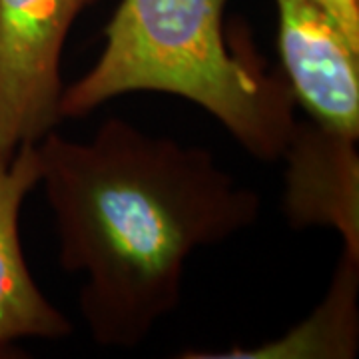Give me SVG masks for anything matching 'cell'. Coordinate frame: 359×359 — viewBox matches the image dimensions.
Here are the masks:
<instances>
[{
	"label": "cell",
	"instance_id": "6da1fadb",
	"mask_svg": "<svg viewBox=\"0 0 359 359\" xmlns=\"http://www.w3.org/2000/svg\"><path fill=\"white\" fill-rule=\"evenodd\" d=\"M58 262L96 344L136 347L178 308L186 262L256 224L262 200L198 146L108 118L86 142L36 144Z\"/></svg>",
	"mask_w": 359,
	"mask_h": 359
},
{
	"label": "cell",
	"instance_id": "7a4b0ae2",
	"mask_svg": "<svg viewBox=\"0 0 359 359\" xmlns=\"http://www.w3.org/2000/svg\"><path fill=\"white\" fill-rule=\"evenodd\" d=\"M226 4L122 0L100 58L62 92V118L86 116L128 92H164L204 108L257 160H280L295 124L294 94L252 46L228 42Z\"/></svg>",
	"mask_w": 359,
	"mask_h": 359
},
{
	"label": "cell",
	"instance_id": "3957f363",
	"mask_svg": "<svg viewBox=\"0 0 359 359\" xmlns=\"http://www.w3.org/2000/svg\"><path fill=\"white\" fill-rule=\"evenodd\" d=\"M94 0H0V158L36 144L60 120V58Z\"/></svg>",
	"mask_w": 359,
	"mask_h": 359
},
{
	"label": "cell",
	"instance_id": "277c9868",
	"mask_svg": "<svg viewBox=\"0 0 359 359\" xmlns=\"http://www.w3.org/2000/svg\"><path fill=\"white\" fill-rule=\"evenodd\" d=\"M280 54L295 100L330 128L359 136V46L318 0H276Z\"/></svg>",
	"mask_w": 359,
	"mask_h": 359
},
{
	"label": "cell",
	"instance_id": "5b68a950",
	"mask_svg": "<svg viewBox=\"0 0 359 359\" xmlns=\"http://www.w3.org/2000/svg\"><path fill=\"white\" fill-rule=\"evenodd\" d=\"M283 214L295 230L332 228L359 257L358 138L316 120L297 122L285 142Z\"/></svg>",
	"mask_w": 359,
	"mask_h": 359
},
{
	"label": "cell",
	"instance_id": "8992f818",
	"mask_svg": "<svg viewBox=\"0 0 359 359\" xmlns=\"http://www.w3.org/2000/svg\"><path fill=\"white\" fill-rule=\"evenodd\" d=\"M40 176L36 144H22L13 158H0V349L25 337L60 339L72 334L68 318L32 280L20 245V205Z\"/></svg>",
	"mask_w": 359,
	"mask_h": 359
},
{
	"label": "cell",
	"instance_id": "52a82bcc",
	"mask_svg": "<svg viewBox=\"0 0 359 359\" xmlns=\"http://www.w3.org/2000/svg\"><path fill=\"white\" fill-rule=\"evenodd\" d=\"M359 257L344 250L334 280L318 308L287 334L254 347L226 353H186L219 359H349L359 347Z\"/></svg>",
	"mask_w": 359,
	"mask_h": 359
},
{
	"label": "cell",
	"instance_id": "ba28073f",
	"mask_svg": "<svg viewBox=\"0 0 359 359\" xmlns=\"http://www.w3.org/2000/svg\"><path fill=\"white\" fill-rule=\"evenodd\" d=\"M349 40L359 46V0H318Z\"/></svg>",
	"mask_w": 359,
	"mask_h": 359
}]
</instances>
